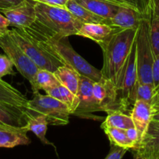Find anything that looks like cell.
I'll return each mask as SVG.
<instances>
[{
  "mask_svg": "<svg viewBox=\"0 0 159 159\" xmlns=\"http://www.w3.org/2000/svg\"><path fill=\"white\" fill-rule=\"evenodd\" d=\"M36 21L32 26L45 34L56 37L76 35L83 23L66 8L34 2Z\"/></svg>",
  "mask_w": 159,
  "mask_h": 159,
  "instance_id": "obj_1",
  "label": "cell"
},
{
  "mask_svg": "<svg viewBox=\"0 0 159 159\" xmlns=\"http://www.w3.org/2000/svg\"><path fill=\"white\" fill-rule=\"evenodd\" d=\"M137 30H117L105 43L100 46L103 52L101 74L113 83L132 49Z\"/></svg>",
  "mask_w": 159,
  "mask_h": 159,
  "instance_id": "obj_2",
  "label": "cell"
},
{
  "mask_svg": "<svg viewBox=\"0 0 159 159\" xmlns=\"http://www.w3.org/2000/svg\"><path fill=\"white\" fill-rule=\"evenodd\" d=\"M49 51L58 57L64 65L77 71L80 75L88 78L94 82H99L103 78L101 70H98L83 58L73 48L68 37H56L45 34L31 26Z\"/></svg>",
  "mask_w": 159,
  "mask_h": 159,
  "instance_id": "obj_3",
  "label": "cell"
},
{
  "mask_svg": "<svg viewBox=\"0 0 159 159\" xmlns=\"http://www.w3.org/2000/svg\"><path fill=\"white\" fill-rule=\"evenodd\" d=\"M9 37L20 46L38 68L54 72L59 67L64 65L45 46L32 27L9 30Z\"/></svg>",
  "mask_w": 159,
  "mask_h": 159,
  "instance_id": "obj_4",
  "label": "cell"
},
{
  "mask_svg": "<svg viewBox=\"0 0 159 159\" xmlns=\"http://www.w3.org/2000/svg\"><path fill=\"white\" fill-rule=\"evenodd\" d=\"M135 41L139 82L153 84L152 67L155 55L151 43L148 16H143L140 20L137 30Z\"/></svg>",
  "mask_w": 159,
  "mask_h": 159,
  "instance_id": "obj_5",
  "label": "cell"
},
{
  "mask_svg": "<svg viewBox=\"0 0 159 159\" xmlns=\"http://www.w3.org/2000/svg\"><path fill=\"white\" fill-rule=\"evenodd\" d=\"M138 82L136 56V41H134L127 59L120 69L115 85L118 93V99L123 113H129L136 102V85Z\"/></svg>",
  "mask_w": 159,
  "mask_h": 159,
  "instance_id": "obj_6",
  "label": "cell"
},
{
  "mask_svg": "<svg viewBox=\"0 0 159 159\" xmlns=\"http://www.w3.org/2000/svg\"><path fill=\"white\" fill-rule=\"evenodd\" d=\"M27 115H42L45 116L48 124L65 126L69 124L70 110L65 103L48 95L34 93L33 98L28 101L26 107Z\"/></svg>",
  "mask_w": 159,
  "mask_h": 159,
  "instance_id": "obj_7",
  "label": "cell"
},
{
  "mask_svg": "<svg viewBox=\"0 0 159 159\" xmlns=\"http://www.w3.org/2000/svg\"><path fill=\"white\" fill-rule=\"evenodd\" d=\"M0 48L4 51L5 54L10 58L14 67L17 68L21 75L32 85L38 68L20 46L9 37L8 32L5 35L0 37Z\"/></svg>",
  "mask_w": 159,
  "mask_h": 159,
  "instance_id": "obj_8",
  "label": "cell"
},
{
  "mask_svg": "<svg viewBox=\"0 0 159 159\" xmlns=\"http://www.w3.org/2000/svg\"><path fill=\"white\" fill-rule=\"evenodd\" d=\"M94 82L85 76L80 75L77 97L79 99L77 107L73 115L82 118L101 120L93 114L95 112L102 111L93 94Z\"/></svg>",
  "mask_w": 159,
  "mask_h": 159,
  "instance_id": "obj_9",
  "label": "cell"
},
{
  "mask_svg": "<svg viewBox=\"0 0 159 159\" xmlns=\"http://www.w3.org/2000/svg\"><path fill=\"white\" fill-rule=\"evenodd\" d=\"M93 94L103 112L107 113L122 111L115 84L103 77L99 82H94Z\"/></svg>",
  "mask_w": 159,
  "mask_h": 159,
  "instance_id": "obj_10",
  "label": "cell"
},
{
  "mask_svg": "<svg viewBox=\"0 0 159 159\" xmlns=\"http://www.w3.org/2000/svg\"><path fill=\"white\" fill-rule=\"evenodd\" d=\"M0 12L9 20V25L16 28L31 27L36 21V10L32 0H24Z\"/></svg>",
  "mask_w": 159,
  "mask_h": 159,
  "instance_id": "obj_11",
  "label": "cell"
},
{
  "mask_svg": "<svg viewBox=\"0 0 159 159\" xmlns=\"http://www.w3.org/2000/svg\"><path fill=\"white\" fill-rule=\"evenodd\" d=\"M132 151L134 159H159V125L151 120L146 133Z\"/></svg>",
  "mask_w": 159,
  "mask_h": 159,
  "instance_id": "obj_12",
  "label": "cell"
},
{
  "mask_svg": "<svg viewBox=\"0 0 159 159\" xmlns=\"http://www.w3.org/2000/svg\"><path fill=\"white\" fill-rule=\"evenodd\" d=\"M27 132L26 126L14 127L0 124V148H12L17 146L31 144Z\"/></svg>",
  "mask_w": 159,
  "mask_h": 159,
  "instance_id": "obj_13",
  "label": "cell"
},
{
  "mask_svg": "<svg viewBox=\"0 0 159 159\" xmlns=\"http://www.w3.org/2000/svg\"><path fill=\"white\" fill-rule=\"evenodd\" d=\"M143 16H146L142 15L135 9L119 6L113 17L108 20V25L118 30L137 29Z\"/></svg>",
  "mask_w": 159,
  "mask_h": 159,
  "instance_id": "obj_14",
  "label": "cell"
},
{
  "mask_svg": "<svg viewBox=\"0 0 159 159\" xmlns=\"http://www.w3.org/2000/svg\"><path fill=\"white\" fill-rule=\"evenodd\" d=\"M129 115L132 117L134 127L138 132L140 141L152 120L153 113L151 105L145 101L136 100Z\"/></svg>",
  "mask_w": 159,
  "mask_h": 159,
  "instance_id": "obj_15",
  "label": "cell"
},
{
  "mask_svg": "<svg viewBox=\"0 0 159 159\" xmlns=\"http://www.w3.org/2000/svg\"><path fill=\"white\" fill-rule=\"evenodd\" d=\"M117 30L118 29L112 27L105 23H84L76 36L90 39L101 46L112 37Z\"/></svg>",
  "mask_w": 159,
  "mask_h": 159,
  "instance_id": "obj_16",
  "label": "cell"
},
{
  "mask_svg": "<svg viewBox=\"0 0 159 159\" xmlns=\"http://www.w3.org/2000/svg\"><path fill=\"white\" fill-rule=\"evenodd\" d=\"M26 109L0 102V124L24 127L26 124Z\"/></svg>",
  "mask_w": 159,
  "mask_h": 159,
  "instance_id": "obj_17",
  "label": "cell"
},
{
  "mask_svg": "<svg viewBox=\"0 0 159 159\" xmlns=\"http://www.w3.org/2000/svg\"><path fill=\"white\" fill-rule=\"evenodd\" d=\"M89 11L108 21L118 11L119 6L104 0H74Z\"/></svg>",
  "mask_w": 159,
  "mask_h": 159,
  "instance_id": "obj_18",
  "label": "cell"
},
{
  "mask_svg": "<svg viewBox=\"0 0 159 159\" xmlns=\"http://www.w3.org/2000/svg\"><path fill=\"white\" fill-rule=\"evenodd\" d=\"M53 73L61 85L77 96L80 82V75L77 71L70 67L62 65L59 67Z\"/></svg>",
  "mask_w": 159,
  "mask_h": 159,
  "instance_id": "obj_19",
  "label": "cell"
},
{
  "mask_svg": "<svg viewBox=\"0 0 159 159\" xmlns=\"http://www.w3.org/2000/svg\"><path fill=\"white\" fill-rule=\"evenodd\" d=\"M28 101L26 96L10 84L0 79V102L12 104L26 109Z\"/></svg>",
  "mask_w": 159,
  "mask_h": 159,
  "instance_id": "obj_20",
  "label": "cell"
},
{
  "mask_svg": "<svg viewBox=\"0 0 159 159\" xmlns=\"http://www.w3.org/2000/svg\"><path fill=\"white\" fill-rule=\"evenodd\" d=\"M65 8L83 24L84 23H105V24L108 23L107 20L99 16L95 15L84 6L78 4L74 0H68L65 4Z\"/></svg>",
  "mask_w": 159,
  "mask_h": 159,
  "instance_id": "obj_21",
  "label": "cell"
},
{
  "mask_svg": "<svg viewBox=\"0 0 159 159\" xmlns=\"http://www.w3.org/2000/svg\"><path fill=\"white\" fill-rule=\"evenodd\" d=\"M148 19L153 50L157 55L159 54V0H151Z\"/></svg>",
  "mask_w": 159,
  "mask_h": 159,
  "instance_id": "obj_22",
  "label": "cell"
},
{
  "mask_svg": "<svg viewBox=\"0 0 159 159\" xmlns=\"http://www.w3.org/2000/svg\"><path fill=\"white\" fill-rule=\"evenodd\" d=\"M48 125V122L45 116L42 115H27L26 124L25 126L28 131L34 133L44 144L54 146V144L46 138Z\"/></svg>",
  "mask_w": 159,
  "mask_h": 159,
  "instance_id": "obj_23",
  "label": "cell"
},
{
  "mask_svg": "<svg viewBox=\"0 0 159 159\" xmlns=\"http://www.w3.org/2000/svg\"><path fill=\"white\" fill-rule=\"evenodd\" d=\"M107 114V116L101 125L102 129L112 127V128L126 130L131 127H135L130 115H128L121 111L111 112Z\"/></svg>",
  "mask_w": 159,
  "mask_h": 159,
  "instance_id": "obj_24",
  "label": "cell"
},
{
  "mask_svg": "<svg viewBox=\"0 0 159 159\" xmlns=\"http://www.w3.org/2000/svg\"><path fill=\"white\" fill-rule=\"evenodd\" d=\"M59 84L57 79L55 76L54 73L46 69L38 68L35 76H34V83L31 85L33 93H37L39 90L42 89L44 91L56 86Z\"/></svg>",
  "mask_w": 159,
  "mask_h": 159,
  "instance_id": "obj_25",
  "label": "cell"
},
{
  "mask_svg": "<svg viewBox=\"0 0 159 159\" xmlns=\"http://www.w3.org/2000/svg\"><path fill=\"white\" fill-rule=\"evenodd\" d=\"M112 145L123 148L126 150H133L136 145L132 141L128 138L125 130L118 128H104L103 129Z\"/></svg>",
  "mask_w": 159,
  "mask_h": 159,
  "instance_id": "obj_26",
  "label": "cell"
},
{
  "mask_svg": "<svg viewBox=\"0 0 159 159\" xmlns=\"http://www.w3.org/2000/svg\"><path fill=\"white\" fill-rule=\"evenodd\" d=\"M118 6L135 9L142 15L148 16L151 0H104Z\"/></svg>",
  "mask_w": 159,
  "mask_h": 159,
  "instance_id": "obj_27",
  "label": "cell"
},
{
  "mask_svg": "<svg viewBox=\"0 0 159 159\" xmlns=\"http://www.w3.org/2000/svg\"><path fill=\"white\" fill-rule=\"evenodd\" d=\"M154 94V86L153 84L140 83L139 81L136 85V100H143L151 104Z\"/></svg>",
  "mask_w": 159,
  "mask_h": 159,
  "instance_id": "obj_28",
  "label": "cell"
},
{
  "mask_svg": "<svg viewBox=\"0 0 159 159\" xmlns=\"http://www.w3.org/2000/svg\"><path fill=\"white\" fill-rule=\"evenodd\" d=\"M58 87H59V93H60L61 101L67 106L70 113L71 115H73V112L77 107L78 102H79V99H78L77 96L73 94L72 92H70L68 89L61 85L60 83L59 84Z\"/></svg>",
  "mask_w": 159,
  "mask_h": 159,
  "instance_id": "obj_29",
  "label": "cell"
},
{
  "mask_svg": "<svg viewBox=\"0 0 159 159\" xmlns=\"http://www.w3.org/2000/svg\"><path fill=\"white\" fill-rule=\"evenodd\" d=\"M14 65L6 54H0V79L9 75H14Z\"/></svg>",
  "mask_w": 159,
  "mask_h": 159,
  "instance_id": "obj_30",
  "label": "cell"
},
{
  "mask_svg": "<svg viewBox=\"0 0 159 159\" xmlns=\"http://www.w3.org/2000/svg\"><path fill=\"white\" fill-rule=\"evenodd\" d=\"M128 150L123 148L118 147L115 145H112L111 150L108 155L105 157L104 159H122Z\"/></svg>",
  "mask_w": 159,
  "mask_h": 159,
  "instance_id": "obj_31",
  "label": "cell"
},
{
  "mask_svg": "<svg viewBox=\"0 0 159 159\" xmlns=\"http://www.w3.org/2000/svg\"><path fill=\"white\" fill-rule=\"evenodd\" d=\"M152 80L155 89L159 86V54L154 56L152 67Z\"/></svg>",
  "mask_w": 159,
  "mask_h": 159,
  "instance_id": "obj_32",
  "label": "cell"
},
{
  "mask_svg": "<svg viewBox=\"0 0 159 159\" xmlns=\"http://www.w3.org/2000/svg\"><path fill=\"white\" fill-rule=\"evenodd\" d=\"M151 108L153 115L159 112V86L154 89V94L151 102Z\"/></svg>",
  "mask_w": 159,
  "mask_h": 159,
  "instance_id": "obj_33",
  "label": "cell"
},
{
  "mask_svg": "<svg viewBox=\"0 0 159 159\" xmlns=\"http://www.w3.org/2000/svg\"><path fill=\"white\" fill-rule=\"evenodd\" d=\"M125 131H126V135H127L128 138H129L130 141H132V142L135 144L136 147H137V144L140 142V137H139L138 132H137V129H136L135 127H131V128H128L126 129V130H125Z\"/></svg>",
  "mask_w": 159,
  "mask_h": 159,
  "instance_id": "obj_34",
  "label": "cell"
},
{
  "mask_svg": "<svg viewBox=\"0 0 159 159\" xmlns=\"http://www.w3.org/2000/svg\"><path fill=\"white\" fill-rule=\"evenodd\" d=\"M10 26L9 23V20L6 19V17L0 12V37L7 34L9 31V26Z\"/></svg>",
  "mask_w": 159,
  "mask_h": 159,
  "instance_id": "obj_35",
  "label": "cell"
},
{
  "mask_svg": "<svg viewBox=\"0 0 159 159\" xmlns=\"http://www.w3.org/2000/svg\"><path fill=\"white\" fill-rule=\"evenodd\" d=\"M35 2L43 3V4L49 5V6H59V7L65 8V4H66L68 0H32Z\"/></svg>",
  "mask_w": 159,
  "mask_h": 159,
  "instance_id": "obj_36",
  "label": "cell"
},
{
  "mask_svg": "<svg viewBox=\"0 0 159 159\" xmlns=\"http://www.w3.org/2000/svg\"><path fill=\"white\" fill-rule=\"evenodd\" d=\"M10 6H12V5L6 2L3 1V0H0V11L2 10V9H6V8L10 7Z\"/></svg>",
  "mask_w": 159,
  "mask_h": 159,
  "instance_id": "obj_37",
  "label": "cell"
},
{
  "mask_svg": "<svg viewBox=\"0 0 159 159\" xmlns=\"http://www.w3.org/2000/svg\"><path fill=\"white\" fill-rule=\"evenodd\" d=\"M3 1L9 3V4L12 5V6H15V5L20 4V2H22L24 1V0H3Z\"/></svg>",
  "mask_w": 159,
  "mask_h": 159,
  "instance_id": "obj_38",
  "label": "cell"
},
{
  "mask_svg": "<svg viewBox=\"0 0 159 159\" xmlns=\"http://www.w3.org/2000/svg\"><path fill=\"white\" fill-rule=\"evenodd\" d=\"M152 121H156V122H159V112L155 113L152 116Z\"/></svg>",
  "mask_w": 159,
  "mask_h": 159,
  "instance_id": "obj_39",
  "label": "cell"
},
{
  "mask_svg": "<svg viewBox=\"0 0 159 159\" xmlns=\"http://www.w3.org/2000/svg\"><path fill=\"white\" fill-rule=\"evenodd\" d=\"M154 123H155V124H157V125H159V122H156V121H154Z\"/></svg>",
  "mask_w": 159,
  "mask_h": 159,
  "instance_id": "obj_40",
  "label": "cell"
}]
</instances>
